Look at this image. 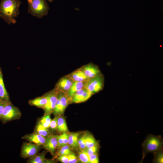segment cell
Returning a JSON list of instances; mask_svg holds the SVG:
<instances>
[{"label":"cell","mask_w":163,"mask_h":163,"mask_svg":"<svg viewBox=\"0 0 163 163\" xmlns=\"http://www.w3.org/2000/svg\"><path fill=\"white\" fill-rule=\"evenodd\" d=\"M1 72H1V70H0V73Z\"/></svg>","instance_id":"d590c367"},{"label":"cell","mask_w":163,"mask_h":163,"mask_svg":"<svg viewBox=\"0 0 163 163\" xmlns=\"http://www.w3.org/2000/svg\"><path fill=\"white\" fill-rule=\"evenodd\" d=\"M51 120L50 114L45 113L38 122L45 127L49 128Z\"/></svg>","instance_id":"d4e9b609"},{"label":"cell","mask_w":163,"mask_h":163,"mask_svg":"<svg viewBox=\"0 0 163 163\" xmlns=\"http://www.w3.org/2000/svg\"><path fill=\"white\" fill-rule=\"evenodd\" d=\"M98 144L96 145L86 149V151L89 155L97 153L98 150Z\"/></svg>","instance_id":"83f0119b"},{"label":"cell","mask_w":163,"mask_h":163,"mask_svg":"<svg viewBox=\"0 0 163 163\" xmlns=\"http://www.w3.org/2000/svg\"><path fill=\"white\" fill-rule=\"evenodd\" d=\"M46 0L48 1L49 2H50L51 3V2H53L55 0Z\"/></svg>","instance_id":"e575fe53"},{"label":"cell","mask_w":163,"mask_h":163,"mask_svg":"<svg viewBox=\"0 0 163 163\" xmlns=\"http://www.w3.org/2000/svg\"><path fill=\"white\" fill-rule=\"evenodd\" d=\"M21 2L20 0H2L0 2V18L9 24H15V19L20 13L19 8Z\"/></svg>","instance_id":"6da1fadb"},{"label":"cell","mask_w":163,"mask_h":163,"mask_svg":"<svg viewBox=\"0 0 163 163\" xmlns=\"http://www.w3.org/2000/svg\"><path fill=\"white\" fill-rule=\"evenodd\" d=\"M62 135L63 143L62 146L68 145L69 135L65 132L63 133Z\"/></svg>","instance_id":"1f68e13d"},{"label":"cell","mask_w":163,"mask_h":163,"mask_svg":"<svg viewBox=\"0 0 163 163\" xmlns=\"http://www.w3.org/2000/svg\"><path fill=\"white\" fill-rule=\"evenodd\" d=\"M86 81L74 82L68 93L69 96L71 97L75 92L84 88Z\"/></svg>","instance_id":"ac0fdd59"},{"label":"cell","mask_w":163,"mask_h":163,"mask_svg":"<svg viewBox=\"0 0 163 163\" xmlns=\"http://www.w3.org/2000/svg\"><path fill=\"white\" fill-rule=\"evenodd\" d=\"M153 153L154 158L152 161L153 162L155 163H163V148Z\"/></svg>","instance_id":"603a6c76"},{"label":"cell","mask_w":163,"mask_h":163,"mask_svg":"<svg viewBox=\"0 0 163 163\" xmlns=\"http://www.w3.org/2000/svg\"><path fill=\"white\" fill-rule=\"evenodd\" d=\"M86 134H84L78 139V146L80 150L86 149L85 144V138Z\"/></svg>","instance_id":"4316f807"},{"label":"cell","mask_w":163,"mask_h":163,"mask_svg":"<svg viewBox=\"0 0 163 163\" xmlns=\"http://www.w3.org/2000/svg\"><path fill=\"white\" fill-rule=\"evenodd\" d=\"M42 145L24 142L21 146L20 155L24 158H30L37 154Z\"/></svg>","instance_id":"52a82bcc"},{"label":"cell","mask_w":163,"mask_h":163,"mask_svg":"<svg viewBox=\"0 0 163 163\" xmlns=\"http://www.w3.org/2000/svg\"><path fill=\"white\" fill-rule=\"evenodd\" d=\"M69 163H75L77 162L78 159L75 154L72 152L68 155Z\"/></svg>","instance_id":"f546056e"},{"label":"cell","mask_w":163,"mask_h":163,"mask_svg":"<svg viewBox=\"0 0 163 163\" xmlns=\"http://www.w3.org/2000/svg\"><path fill=\"white\" fill-rule=\"evenodd\" d=\"M163 141L160 135L149 134L142 143V161L149 153H153L163 148Z\"/></svg>","instance_id":"7a4b0ae2"},{"label":"cell","mask_w":163,"mask_h":163,"mask_svg":"<svg viewBox=\"0 0 163 163\" xmlns=\"http://www.w3.org/2000/svg\"><path fill=\"white\" fill-rule=\"evenodd\" d=\"M79 133H73L69 135L68 144L69 146L72 148H75L78 147V138Z\"/></svg>","instance_id":"ffe728a7"},{"label":"cell","mask_w":163,"mask_h":163,"mask_svg":"<svg viewBox=\"0 0 163 163\" xmlns=\"http://www.w3.org/2000/svg\"><path fill=\"white\" fill-rule=\"evenodd\" d=\"M57 130L60 133H65L68 131V128L65 119L62 117H58Z\"/></svg>","instance_id":"44dd1931"},{"label":"cell","mask_w":163,"mask_h":163,"mask_svg":"<svg viewBox=\"0 0 163 163\" xmlns=\"http://www.w3.org/2000/svg\"><path fill=\"white\" fill-rule=\"evenodd\" d=\"M89 160L90 163H99V158L97 153L89 155Z\"/></svg>","instance_id":"4dcf8cb0"},{"label":"cell","mask_w":163,"mask_h":163,"mask_svg":"<svg viewBox=\"0 0 163 163\" xmlns=\"http://www.w3.org/2000/svg\"><path fill=\"white\" fill-rule=\"evenodd\" d=\"M46 1L27 0L28 13L39 18L47 15L50 8Z\"/></svg>","instance_id":"3957f363"},{"label":"cell","mask_w":163,"mask_h":163,"mask_svg":"<svg viewBox=\"0 0 163 163\" xmlns=\"http://www.w3.org/2000/svg\"><path fill=\"white\" fill-rule=\"evenodd\" d=\"M59 92L54 89L44 95L47 100V103L43 108L45 113L50 114L53 112L56 104Z\"/></svg>","instance_id":"ba28073f"},{"label":"cell","mask_w":163,"mask_h":163,"mask_svg":"<svg viewBox=\"0 0 163 163\" xmlns=\"http://www.w3.org/2000/svg\"><path fill=\"white\" fill-rule=\"evenodd\" d=\"M46 152L37 154L34 156L29 158L27 161L28 163H51L53 161L46 158Z\"/></svg>","instance_id":"5bb4252c"},{"label":"cell","mask_w":163,"mask_h":163,"mask_svg":"<svg viewBox=\"0 0 163 163\" xmlns=\"http://www.w3.org/2000/svg\"><path fill=\"white\" fill-rule=\"evenodd\" d=\"M79 160L84 163H90L89 160V155L87 153L86 149L80 150L78 154Z\"/></svg>","instance_id":"cb8c5ba5"},{"label":"cell","mask_w":163,"mask_h":163,"mask_svg":"<svg viewBox=\"0 0 163 163\" xmlns=\"http://www.w3.org/2000/svg\"><path fill=\"white\" fill-rule=\"evenodd\" d=\"M34 132L37 133L46 138L51 135V133L48 129L38 122L35 127Z\"/></svg>","instance_id":"d6986e66"},{"label":"cell","mask_w":163,"mask_h":163,"mask_svg":"<svg viewBox=\"0 0 163 163\" xmlns=\"http://www.w3.org/2000/svg\"><path fill=\"white\" fill-rule=\"evenodd\" d=\"M58 118V116L56 117L51 120L49 128L53 130H57Z\"/></svg>","instance_id":"f1b7e54d"},{"label":"cell","mask_w":163,"mask_h":163,"mask_svg":"<svg viewBox=\"0 0 163 163\" xmlns=\"http://www.w3.org/2000/svg\"><path fill=\"white\" fill-rule=\"evenodd\" d=\"M57 154L58 156L67 155L72 152L70 146L68 145L59 147Z\"/></svg>","instance_id":"484cf974"},{"label":"cell","mask_w":163,"mask_h":163,"mask_svg":"<svg viewBox=\"0 0 163 163\" xmlns=\"http://www.w3.org/2000/svg\"><path fill=\"white\" fill-rule=\"evenodd\" d=\"M47 101L46 98L43 95L30 100L29 103L31 106L43 109L45 106Z\"/></svg>","instance_id":"e0dca14e"},{"label":"cell","mask_w":163,"mask_h":163,"mask_svg":"<svg viewBox=\"0 0 163 163\" xmlns=\"http://www.w3.org/2000/svg\"><path fill=\"white\" fill-rule=\"evenodd\" d=\"M104 78L101 74L88 79L86 81L85 87L92 94L101 91L104 87Z\"/></svg>","instance_id":"5b68a950"},{"label":"cell","mask_w":163,"mask_h":163,"mask_svg":"<svg viewBox=\"0 0 163 163\" xmlns=\"http://www.w3.org/2000/svg\"><path fill=\"white\" fill-rule=\"evenodd\" d=\"M85 144L86 149H87L98 144L92 135L86 134L85 138Z\"/></svg>","instance_id":"7402d4cb"},{"label":"cell","mask_w":163,"mask_h":163,"mask_svg":"<svg viewBox=\"0 0 163 163\" xmlns=\"http://www.w3.org/2000/svg\"><path fill=\"white\" fill-rule=\"evenodd\" d=\"M0 100L10 101L8 93L5 87L2 72L0 73Z\"/></svg>","instance_id":"2e32d148"},{"label":"cell","mask_w":163,"mask_h":163,"mask_svg":"<svg viewBox=\"0 0 163 163\" xmlns=\"http://www.w3.org/2000/svg\"><path fill=\"white\" fill-rule=\"evenodd\" d=\"M74 82L86 81L88 79L81 68L67 75Z\"/></svg>","instance_id":"9a60e30c"},{"label":"cell","mask_w":163,"mask_h":163,"mask_svg":"<svg viewBox=\"0 0 163 163\" xmlns=\"http://www.w3.org/2000/svg\"><path fill=\"white\" fill-rule=\"evenodd\" d=\"M81 68L88 79L101 74L99 67L92 63L86 65Z\"/></svg>","instance_id":"8fae6325"},{"label":"cell","mask_w":163,"mask_h":163,"mask_svg":"<svg viewBox=\"0 0 163 163\" xmlns=\"http://www.w3.org/2000/svg\"><path fill=\"white\" fill-rule=\"evenodd\" d=\"M71 102V98L68 94L59 92L55 107L53 112L55 115H60Z\"/></svg>","instance_id":"8992f818"},{"label":"cell","mask_w":163,"mask_h":163,"mask_svg":"<svg viewBox=\"0 0 163 163\" xmlns=\"http://www.w3.org/2000/svg\"><path fill=\"white\" fill-rule=\"evenodd\" d=\"M74 81L68 75L62 77L56 84L55 89L68 94Z\"/></svg>","instance_id":"9c48e42d"},{"label":"cell","mask_w":163,"mask_h":163,"mask_svg":"<svg viewBox=\"0 0 163 163\" xmlns=\"http://www.w3.org/2000/svg\"><path fill=\"white\" fill-rule=\"evenodd\" d=\"M21 113L18 108L14 106L11 101L6 105L0 119L4 123L19 119Z\"/></svg>","instance_id":"277c9868"},{"label":"cell","mask_w":163,"mask_h":163,"mask_svg":"<svg viewBox=\"0 0 163 163\" xmlns=\"http://www.w3.org/2000/svg\"><path fill=\"white\" fill-rule=\"evenodd\" d=\"M93 94L85 87L75 92L71 97V102L78 103L86 101Z\"/></svg>","instance_id":"30bf717a"},{"label":"cell","mask_w":163,"mask_h":163,"mask_svg":"<svg viewBox=\"0 0 163 163\" xmlns=\"http://www.w3.org/2000/svg\"><path fill=\"white\" fill-rule=\"evenodd\" d=\"M9 102L0 100V119L3 113L6 104Z\"/></svg>","instance_id":"836d02e7"},{"label":"cell","mask_w":163,"mask_h":163,"mask_svg":"<svg viewBox=\"0 0 163 163\" xmlns=\"http://www.w3.org/2000/svg\"><path fill=\"white\" fill-rule=\"evenodd\" d=\"M58 160L63 163H67L69 161L68 155H59L58 156Z\"/></svg>","instance_id":"d6a6232c"},{"label":"cell","mask_w":163,"mask_h":163,"mask_svg":"<svg viewBox=\"0 0 163 163\" xmlns=\"http://www.w3.org/2000/svg\"><path fill=\"white\" fill-rule=\"evenodd\" d=\"M22 138L35 144L43 145L45 143L46 138L35 132L26 135Z\"/></svg>","instance_id":"4fadbf2b"},{"label":"cell","mask_w":163,"mask_h":163,"mask_svg":"<svg viewBox=\"0 0 163 163\" xmlns=\"http://www.w3.org/2000/svg\"><path fill=\"white\" fill-rule=\"evenodd\" d=\"M58 135H50L46 138L45 143L43 145L44 148L53 155L57 147Z\"/></svg>","instance_id":"7c38bea8"}]
</instances>
